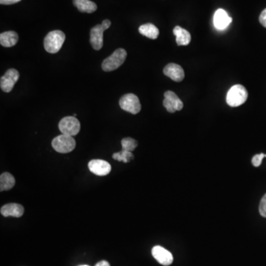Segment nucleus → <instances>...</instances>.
I'll return each instance as SVG.
<instances>
[{"instance_id": "obj_1", "label": "nucleus", "mask_w": 266, "mask_h": 266, "mask_svg": "<svg viewBox=\"0 0 266 266\" xmlns=\"http://www.w3.org/2000/svg\"><path fill=\"white\" fill-rule=\"evenodd\" d=\"M65 41V34L61 31H53L48 33L44 40V49L50 54H57L61 49Z\"/></svg>"}, {"instance_id": "obj_2", "label": "nucleus", "mask_w": 266, "mask_h": 266, "mask_svg": "<svg viewBox=\"0 0 266 266\" xmlns=\"http://www.w3.org/2000/svg\"><path fill=\"white\" fill-rule=\"evenodd\" d=\"M248 98V92L245 87L241 84L233 86L227 95V102L231 107H237L242 105Z\"/></svg>"}, {"instance_id": "obj_3", "label": "nucleus", "mask_w": 266, "mask_h": 266, "mask_svg": "<svg viewBox=\"0 0 266 266\" xmlns=\"http://www.w3.org/2000/svg\"><path fill=\"white\" fill-rule=\"evenodd\" d=\"M127 57V51L123 48H118L116 51H114L112 55L104 60L101 64L103 71L110 72V71L118 69L124 64Z\"/></svg>"}, {"instance_id": "obj_4", "label": "nucleus", "mask_w": 266, "mask_h": 266, "mask_svg": "<svg viewBox=\"0 0 266 266\" xmlns=\"http://www.w3.org/2000/svg\"><path fill=\"white\" fill-rule=\"evenodd\" d=\"M110 26L111 21L109 19H105L102 21L101 25H95L91 29L90 41L94 50L99 51L101 49L104 42V32Z\"/></svg>"}, {"instance_id": "obj_5", "label": "nucleus", "mask_w": 266, "mask_h": 266, "mask_svg": "<svg viewBox=\"0 0 266 266\" xmlns=\"http://www.w3.org/2000/svg\"><path fill=\"white\" fill-rule=\"evenodd\" d=\"M52 147L58 152L65 154L71 152L75 149L76 141L73 136L61 134L53 140Z\"/></svg>"}, {"instance_id": "obj_6", "label": "nucleus", "mask_w": 266, "mask_h": 266, "mask_svg": "<svg viewBox=\"0 0 266 266\" xmlns=\"http://www.w3.org/2000/svg\"><path fill=\"white\" fill-rule=\"evenodd\" d=\"M58 129L61 131V134L74 136L79 133L81 124L76 117H64L60 121Z\"/></svg>"}, {"instance_id": "obj_7", "label": "nucleus", "mask_w": 266, "mask_h": 266, "mask_svg": "<svg viewBox=\"0 0 266 266\" xmlns=\"http://www.w3.org/2000/svg\"><path fill=\"white\" fill-rule=\"evenodd\" d=\"M119 105L126 112L135 115L141 111V105L139 98L135 94H125L121 97Z\"/></svg>"}, {"instance_id": "obj_8", "label": "nucleus", "mask_w": 266, "mask_h": 266, "mask_svg": "<svg viewBox=\"0 0 266 266\" xmlns=\"http://www.w3.org/2000/svg\"><path fill=\"white\" fill-rule=\"evenodd\" d=\"M163 104L167 111L171 114H173L175 111H180L184 107V103L172 91H167L164 94Z\"/></svg>"}, {"instance_id": "obj_9", "label": "nucleus", "mask_w": 266, "mask_h": 266, "mask_svg": "<svg viewBox=\"0 0 266 266\" xmlns=\"http://www.w3.org/2000/svg\"><path fill=\"white\" fill-rule=\"evenodd\" d=\"M19 78V74L15 69H9L5 75L1 78L0 87L2 91L5 93H10L14 88L16 83Z\"/></svg>"}, {"instance_id": "obj_10", "label": "nucleus", "mask_w": 266, "mask_h": 266, "mask_svg": "<svg viewBox=\"0 0 266 266\" xmlns=\"http://www.w3.org/2000/svg\"><path fill=\"white\" fill-rule=\"evenodd\" d=\"M152 254L153 257L163 266H168L172 263L173 256L171 253L160 246L153 247Z\"/></svg>"}, {"instance_id": "obj_11", "label": "nucleus", "mask_w": 266, "mask_h": 266, "mask_svg": "<svg viewBox=\"0 0 266 266\" xmlns=\"http://www.w3.org/2000/svg\"><path fill=\"white\" fill-rule=\"evenodd\" d=\"M88 168L91 172L98 176L107 175L111 171V166L104 160H92L89 162Z\"/></svg>"}, {"instance_id": "obj_12", "label": "nucleus", "mask_w": 266, "mask_h": 266, "mask_svg": "<svg viewBox=\"0 0 266 266\" xmlns=\"http://www.w3.org/2000/svg\"><path fill=\"white\" fill-rule=\"evenodd\" d=\"M164 74L176 82H181L185 77L184 69L174 63L167 64L164 69Z\"/></svg>"}, {"instance_id": "obj_13", "label": "nucleus", "mask_w": 266, "mask_h": 266, "mask_svg": "<svg viewBox=\"0 0 266 266\" xmlns=\"http://www.w3.org/2000/svg\"><path fill=\"white\" fill-rule=\"evenodd\" d=\"M232 19L224 9H218L214 16V25L218 30H224L231 23Z\"/></svg>"}, {"instance_id": "obj_14", "label": "nucleus", "mask_w": 266, "mask_h": 266, "mask_svg": "<svg viewBox=\"0 0 266 266\" xmlns=\"http://www.w3.org/2000/svg\"><path fill=\"white\" fill-rule=\"evenodd\" d=\"M1 214L4 217H20L23 215L24 208L22 206L17 204H8L1 208Z\"/></svg>"}, {"instance_id": "obj_15", "label": "nucleus", "mask_w": 266, "mask_h": 266, "mask_svg": "<svg viewBox=\"0 0 266 266\" xmlns=\"http://www.w3.org/2000/svg\"><path fill=\"white\" fill-rule=\"evenodd\" d=\"M173 33L176 37V42L179 46L188 45L191 41V34L181 27L176 26L173 29Z\"/></svg>"}, {"instance_id": "obj_16", "label": "nucleus", "mask_w": 266, "mask_h": 266, "mask_svg": "<svg viewBox=\"0 0 266 266\" xmlns=\"http://www.w3.org/2000/svg\"><path fill=\"white\" fill-rule=\"evenodd\" d=\"M18 39V34L15 31H6L0 34V44L5 48L14 46Z\"/></svg>"}, {"instance_id": "obj_17", "label": "nucleus", "mask_w": 266, "mask_h": 266, "mask_svg": "<svg viewBox=\"0 0 266 266\" xmlns=\"http://www.w3.org/2000/svg\"><path fill=\"white\" fill-rule=\"evenodd\" d=\"M74 5L80 12L92 14L97 10V5L91 0H74Z\"/></svg>"}, {"instance_id": "obj_18", "label": "nucleus", "mask_w": 266, "mask_h": 266, "mask_svg": "<svg viewBox=\"0 0 266 266\" xmlns=\"http://www.w3.org/2000/svg\"><path fill=\"white\" fill-rule=\"evenodd\" d=\"M140 34L151 39H156L159 35V30L155 25L151 23L145 24L139 27Z\"/></svg>"}, {"instance_id": "obj_19", "label": "nucleus", "mask_w": 266, "mask_h": 266, "mask_svg": "<svg viewBox=\"0 0 266 266\" xmlns=\"http://www.w3.org/2000/svg\"><path fill=\"white\" fill-rule=\"evenodd\" d=\"M15 185V178L12 174L4 172L0 176V190L8 191L11 190Z\"/></svg>"}, {"instance_id": "obj_20", "label": "nucleus", "mask_w": 266, "mask_h": 266, "mask_svg": "<svg viewBox=\"0 0 266 266\" xmlns=\"http://www.w3.org/2000/svg\"><path fill=\"white\" fill-rule=\"evenodd\" d=\"M113 158L115 161H121L124 163H129L133 160L134 155H133L132 152L127 151V150H121L118 152L114 153L113 154Z\"/></svg>"}, {"instance_id": "obj_21", "label": "nucleus", "mask_w": 266, "mask_h": 266, "mask_svg": "<svg viewBox=\"0 0 266 266\" xmlns=\"http://www.w3.org/2000/svg\"><path fill=\"white\" fill-rule=\"evenodd\" d=\"M122 150L129 152H133L138 147V142L132 138H125L121 141Z\"/></svg>"}, {"instance_id": "obj_22", "label": "nucleus", "mask_w": 266, "mask_h": 266, "mask_svg": "<svg viewBox=\"0 0 266 266\" xmlns=\"http://www.w3.org/2000/svg\"><path fill=\"white\" fill-rule=\"evenodd\" d=\"M266 158V154H264V153L255 154V155L253 157L252 160H251V162H252L254 167H260V166L261 165L262 161H263V158Z\"/></svg>"}, {"instance_id": "obj_23", "label": "nucleus", "mask_w": 266, "mask_h": 266, "mask_svg": "<svg viewBox=\"0 0 266 266\" xmlns=\"http://www.w3.org/2000/svg\"><path fill=\"white\" fill-rule=\"evenodd\" d=\"M259 211L260 214L263 217H266V194L263 196L260 201V207H259Z\"/></svg>"}, {"instance_id": "obj_24", "label": "nucleus", "mask_w": 266, "mask_h": 266, "mask_svg": "<svg viewBox=\"0 0 266 266\" xmlns=\"http://www.w3.org/2000/svg\"><path fill=\"white\" fill-rule=\"evenodd\" d=\"M259 20H260V24H261L263 27L266 28V9L263 10V12L260 14Z\"/></svg>"}, {"instance_id": "obj_25", "label": "nucleus", "mask_w": 266, "mask_h": 266, "mask_svg": "<svg viewBox=\"0 0 266 266\" xmlns=\"http://www.w3.org/2000/svg\"><path fill=\"white\" fill-rule=\"evenodd\" d=\"M21 0H0L1 5H13L20 2Z\"/></svg>"}, {"instance_id": "obj_26", "label": "nucleus", "mask_w": 266, "mask_h": 266, "mask_svg": "<svg viewBox=\"0 0 266 266\" xmlns=\"http://www.w3.org/2000/svg\"><path fill=\"white\" fill-rule=\"evenodd\" d=\"M95 266H110V265L108 262L102 260V261L98 262Z\"/></svg>"}, {"instance_id": "obj_27", "label": "nucleus", "mask_w": 266, "mask_h": 266, "mask_svg": "<svg viewBox=\"0 0 266 266\" xmlns=\"http://www.w3.org/2000/svg\"><path fill=\"white\" fill-rule=\"evenodd\" d=\"M87 266V265H83V266Z\"/></svg>"}]
</instances>
